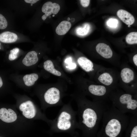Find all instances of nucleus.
Masks as SVG:
<instances>
[{
  "label": "nucleus",
  "mask_w": 137,
  "mask_h": 137,
  "mask_svg": "<svg viewBox=\"0 0 137 137\" xmlns=\"http://www.w3.org/2000/svg\"><path fill=\"white\" fill-rule=\"evenodd\" d=\"M71 58H69L66 59L65 61V62L66 63H70V62H71Z\"/></svg>",
  "instance_id": "obj_27"
},
{
  "label": "nucleus",
  "mask_w": 137,
  "mask_h": 137,
  "mask_svg": "<svg viewBox=\"0 0 137 137\" xmlns=\"http://www.w3.org/2000/svg\"><path fill=\"white\" fill-rule=\"evenodd\" d=\"M128 27H130V25H128Z\"/></svg>",
  "instance_id": "obj_29"
},
{
  "label": "nucleus",
  "mask_w": 137,
  "mask_h": 137,
  "mask_svg": "<svg viewBox=\"0 0 137 137\" xmlns=\"http://www.w3.org/2000/svg\"><path fill=\"white\" fill-rule=\"evenodd\" d=\"M107 25L109 27L112 28H115L117 26L118 21L115 19H109L107 22Z\"/></svg>",
  "instance_id": "obj_22"
},
{
  "label": "nucleus",
  "mask_w": 137,
  "mask_h": 137,
  "mask_svg": "<svg viewBox=\"0 0 137 137\" xmlns=\"http://www.w3.org/2000/svg\"><path fill=\"white\" fill-rule=\"evenodd\" d=\"M76 67V65L74 63H72L70 64L68 67L72 69L75 68Z\"/></svg>",
  "instance_id": "obj_26"
},
{
  "label": "nucleus",
  "mask_w": 137,
  "mask_h": 137,
  "mask_svg": "<svg viewBox=\"0 0 137 137\" xmlns=\"http://www.w3.org/2000/svg\"><path fill=\"white\" fill-rule=\"evenodd\" d=\"M112 105L121 113H129L133 115H137V100L129 93L121 94L112 99Z\"/></svg>",
  "instance_id": "obj_4"
},
{
  "label": "nucleus",
  "mask_w": 137,
  "mask_h": 137,
  "mask_svg": "<svg viewBox=\"0 0 137 137\" xmlns=\"http://www.w3.org/2000/svg\"><path fill=\"white\" fill-rule=\"evenodd\" d=\"M43 67L46 70L54 75L58 76L61 75V72L55 69L53 63L50 60H48L45 61Z\"/></svg>",
  "instance_id": "obj_15"
},
{
  "label": "nucleus",
  "mask_w": 137,
  "mask_h": 137,
  "mask_svg": "<svg viewBox=\"0 0 137 137\" xmlns=\"http://www.w3.org/2000/svg\"><path fill=\"white\" fill-rule=\"evenodd\" d=\"M77 115V111L73 110L70 103L63 105L56 117L52 120L50 131L74 134L75 129L78 128Z\"/></svg>",
  "instance_id": "obj_2"
},
{
  "label": "nucleus",
  "mask_w": 137,
  "mask_h": 137,
  "mask_svg": "<svg viewBox=\"0 0 137 137\" xmlns=\"http://www.w3.org/2000/svg\"><path fill=\"white\" fill-rule=\"evenodd\" d=\"M53 16H55V15H53Z\"/></svg>",
  "instance_id": "obj_30"
},
{
  "label": "nucleus",
  "mask_w": 137,
  "mask_h": 137,
  "mask_svg": "<svg viewBox=\"0 0 137 137\" xmlns=\"http://www.w3.org/2000/svg\"><path fill=\"white\" fill-rule=\"evenodd\" d=\"M0 137H1V136H0Z\"/></svg>",
  "instance_id": "obj_32"
},
{
  "label": "nucleus",
  "mask_w": 137,
  "mask_h": 137,
  "mask_svg": "<svg viewBox=\"0 0 137 137\" xmlns=\"http://www.w3.org/2000/svg\"><path fill=\"white\" fill-rule=\"evenodd\" d=\"M76 101L78 129L85 135H92L97 130L104 112L109 107L102 100L92 102L78 98Z\"/></svg>",
  "instance_id": "obj_1"
},
{
  "label": "nucleus",
  "mask_w": 137,
  "mask_h": 137,
  "mask_svg": "<svg viewBox=\"0 0 137 137\" xmlns=\"http://www.w3.org/2000/svg\"><path fill=\"white\" fill-rule=\"evenodd\" d=\"M121 76L123 82L128 83L133 79L134 73L131 69L128 68H125L121 70Z\"/></svg>",
  "instance_id": "obj_13"
},
{
  "label": "nucleus",
  "mask_w": 137,
  "mask_h": 137,
  "mask_svg": "<svg viewBox=\"0 0 137 137\" xmlns=\"http://www.w3.org/2000/svg\"><path fill=\"white\" fill-rule=\"evenodd\" d=\"M7 21L5 17L0 14V29H4L7 27Z\"/></svg>",
  "instance_id": "obj_21"
},
{
  "label": "nucleus",
  "mask_w": 137,
  "mask_h": 137,
  "mask_svg": "<svg viewBox=\"0 0 137 137\" xmlns=\"http://www.w3.org/2000/svg\"><path fill=\"white\" fill-rule=\"evenodd\" d=\"M60 9L59 5L56 3H53L50 1L47 2L43 5L42 8V11L45 14L42 16V18L45 20L48 16L52 14H57Z\"/></svg>",
  "instance_id": "obj_6"
},
{
  "label": "nucleus",
  "mask_w": 137,
  "mask_h": 137,
  "mask_svg": "<svg viewBox=\"0 0 137 137\" xmlns=\"http://www.w3.org/2000/svg\"><path fill=\"white\" fill-rule=\"evenodd\" d=\"M98 79L101 83L107 86L111 84L113 81V78L112 76L106 72L100 75L98 77Z\"/></svg>",
  "instance_id": "obj_17"
},
{
  "label": "nucleus",
  "mask_w": 137,
  "mask_h": 137,
  "mask_svg": "<svg viewBox=\"0 0 137 137\" xmlns=\"http://www.w3.org/2000/svg\"><path fill=\"white\" fill-rule=\"evenodd\" d=\"M90 0H81L80 2L82 6L84 7H88L90 4Z\"/></svg>",
  "instance_id": "obj_23"
},
{
  "label": "nucleus",
  "mask_w": 137,
  "mask_h": 137,
  "mask_svg": "<svg viewBox=\"0 0 137 137\" xmlns=\"http://www.w3.org/2000/svg\"><path fill=\"white\" fill-rule=\"evenodd\" d=\"M71 24L69 21H64L61 22L56 27V32L59 35L65 34L69 30Z\"/></svg>",
  "instance_id": "obj_14"
},
{
  "label": "nucleus",
  "mask_w": 137,
  "mask_h": 137,
  "mask_svg": "<svg viewBox=\"0 0 137 137\" xmlns=\"http://www.w3.org/2000/svg\"><path fill=\"white\" fill-rule=\"evenodd\" d=\"M3 84V82L2 80L1 77L0 76V88H1Z\"/></svg>",
  "instance_id": "obj_28"
},
{
  "label": "nucleus",
  "mask_w": 137,
  "mask_h": 137,
  "mask_svg": "<svg viewBox=\"0 0 137 137\" xmlns=\"http://www.w3.org/2000/svg\"><path fill=\"white\" fill-rule=\"evenodd\" d=\"M97 52L103 57L108 59L111 58L113 53L109 45L103 43L98 44L96 47Z\"/></svg>",
  "instance_id": "obj_8"
},
{
  "label": "nucleus",
  "mask_w": 137,
  "mask_h": 137,
  "mask_svg": "<svg viewBox=\"0 0 137 137\" xmlns=\"http://www.w3.org/2000/svg\"><path fill=\"white\" fill-rule=\"evenodd\" d=\"M59 89L52 87L48 89L45 92L43 100L42 102L41 108L45 110L47 108L63 105L61 100V94Z\"/></svg>",
  "instance_id": "obj_5"
},
{
  "label": "nucleus",
  "mask_w": 137,
  "mask_h": 137,
  "mask_svg": "<svg viewBox=\"0 0 137 137\" xmlns=\"http://www.w3.org/2000/svg\"><path fill=\"white\" fill-rule=\"evenodd\" d=\"M77 62L79 65L85 71L89 72L93 70L92 62L86 58L80 57L78 58Z\"/></svg>",
  "instance_id": "obj_12"
},
{
  "label": "nucleus",
  "mask_w": 137,
  "mask_h": 137,
  "mask_svg": "<svg viewBox=\"0 0 137 137\" xmlns=\"http://www.w3.org/2000/svg\"><path fill=\"white\" fill-rule=\"evenodd\" d=\"M15 106L21 114L25 119L29 120H41L50 125L52 120L48 119L46 115L33 102L28 100L23 101Z\"/></svg>",
  "instance_id": "obj_3"
},
{
  "label": "nucleus",
  "mask_w": 137,
  "mask_h": 137,
  "mask_svg": "<svg viewBox=\"0 0 137 137\" xmlns=\"http://www.w3.org/2000/svg\"><path fill=\"white\" fill-rule=\"evenodd\" d=\"M117 14L119 18L127 25H130L134 22L135 19L133 16L125 10H119L117 12Z\"/></svg>",
  "instance_id": "obj_9"
},
{
  "label": "nucleus",
  "mask_w": 137,
  "mask_h": 137,
  "mask_svg": "<svg viewBox=\"0 0 137 137\" xmlns=\"http://www.w3.org/2000/svg\"><path fill=\"white\" fill-rule=\"evenodd\" d=\"M90 27L88 24H85L82 27H79L76 29V33L78 35L84 36L87 34L89 32Z\"/></svg>",
  "instance_id": "obj_19"
},
{
  "label": "nucleus",
  "mask_w": 137,
  "mask_h": 137,
  "mask_svg": "<svg viewBox=\"0 0 137 137\" xmlns=\"http://www.w3.org/2000/svg\"><path fill=\"white\" fill-rule=\"evenodd\" d=\"M19 52V48H16L11 50L9 56V59L10 61L16 59Z\"/></svg>",
  "instance_id": "obj_20"
},
{
  "label": "nucleus",
  "mask_w": 137,
  "mask_h": 137,
  "mask_svg": "<svg viewBox=\"0 0 137 137\" xmlns=\"http://www.w3.org/2000/svg\"><path fill=\"white\" fill-rule=\"evenodd\" d=\"M38 78V76L37 74L32 73L25 75L23 77V80L25 84L27 86L29 87L33 85Z\"/></svg>",
  "instance_id": "obj_16"
},
{
  "label": "nucleus",
  "mask_w": 137,
  "mask_h": 137,
  "mask_svg": "<svg viewBox=\"0 0 137 137\" xmlns=\"http://www.w3.org/2000/svg\"><path fill=\"white\" fill-rule=\"evenodd\" d=\"M39 0H25L24 1L26 3L33 4L36 3Z\"/></svg>",
  "instance_id": "obj_24"
},
{
  "label": "nucleus",
  "mask_w": 137,
  "mask_h": 137,
  "mask_svg": "<svg viewBox=\"0 0 137 137\" xmlns=\"http://www.w3.org/2000/svg\"><path fill=\"white\" fill-rule=\"evenodd\" d=\"M133 61L134 64L137 66V54H136L133 56Z\"/></svg>",
  "instance_id": "obj_25"
},
{
  "label": "nucleus",
  "mask_w": 137,
  "mask_h": 137,
  "mask_svg": "<svg viewBox=\"0 0 137 137\" xmlns=\"http://www.w3.org/2000/svg\"><path fill=\"white\" fill-rule=\"evenodd\" d=\"M88 91L91 94L97 97H102L106 95L107 90L105 87L102 85L91 84L88 88Z\"/></svg>",
  "instance_id": "obj_7"
},
{
  "label": "nucleus",
  "mask_w": 137,
  "mask_h": 137,
  "mask_svg": "<svg viewBox=\"0 0 137 137\" xmlns=\"http://www.w3.org/2000/svg\"><path fill=\"white\" fill-rule=\"evenodd\" d=\"M1 48V47H0V49Z\"/></svg>",
  "instance_id": "obj_31"
},
{
  "label": "nucleus",
  "mask_w": 137,
  "mask_h": 137,
  "mask_svg": "<svg viewBox=\"0 0 137 137\" xmlns=\"http://www.w3.org/2000/svg\"><path fill=\"white\" fill-rule=\"evenodd\" d=\"M38 58L37 54L35 51L29 52L26 55L22 60L23 64L27 66H30L36 64Z\"/></svg>",
  "instance_id": "obj_10"
},
{
  "label": "nucleus",
  "mask_w": 137,
  "mask_h": 137,
  "mask_svg": "<svg viewBox=\"0 0 137 137\" xmlns=\"http://www.w3.org/2000/svg\"><path fill=\"white\" fill-rule=\"evenodd\" d=\"M126 40L129 44H137V32H132L129 33L126 37Z\"/></svg>",
  "instance_id": "obj_18"
},
{
  "label": "nucleus",
  "mask_w": 137,
  "mask_h": 137,
  "mask_svg": "<svg viewBox=\"0 0 137 137\" xmlns=\"http://www.w3.org/2000/svg\"><path fill=\"white\" fill-rule=\"evenodd\" d=\"M17 39L18 36L15 33L10 31H5L0 34V41L3 43L14 42Z\"/></svg>",
  "instance_id": "obj_11"
}]
</instances>
